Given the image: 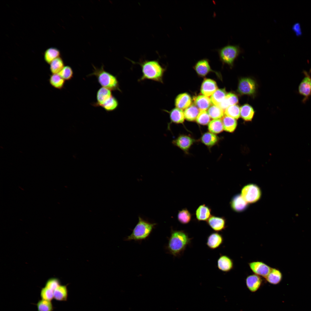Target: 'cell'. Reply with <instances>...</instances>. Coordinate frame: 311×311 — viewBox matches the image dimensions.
<instances>
[{"instance_id": "23", "label": "cell", "mask_w": 311, "mask_h": 311, "mask_svg": "<svg viewBox=\"0 0 311 311\" xmlns=\"http://www.w3.org/2000/svg\"><path fill=\"white\" fill-rule=\"evenodd\" d=\"M200 141L208 147H211L218 143L219 138L214 134L210 132H207L202 135Z\"/></svg>"}, {"instance_id": "40", "label": "cell", "mask_w": 311, "mask_h": 311, "mask_svg": "<svg viewBox=\"0 0 311 311\" xmlns=\"http://www.w3.org/2000/svg\"><path fill=\"white\" fill-rule=\"evenodd\" d=\"M210 118L206 110H201L200 111L197 117L196 121L199 124L206 125L208 124L210 122Z\"/></svg>"}, {"instance_id": "35", "label": "cell", "mask_w": 311, "mask_h": 311, "mask_svg": "<svg viewBox=\"0 0 311 311\" xmlns=\"http://www.w3.org/2000/svg\"><path fill=\"white\" fill-rule=\"evenodd\" d=\"M223 111L220 107L213 105L208 108V113L211 118L214 119H218L223 116Z\"/></svg>"}, {"instance_id": "3", "label": "cell", "mask_w": 311, "mask_h": 311, "mask_svg": "<svg viewBox=\"0 0 311 311\" xmlns=\"http://www.w3.org/2000/svg\"><path fill=\"white\" fill-rule=\"evenodd\" d=\"M94 69L92 73L88 77L95 76L99 84L102 87L107 88L111 91L117 90L121 92L120 88L119 81L117 77L106 71L103 65L100 68H98L92 65Z\"/></svg>"}, {"instance_id": "9", "label": "cell", "mask_w": 311, "mask_h": 311, "mask_svg": "<svg viewBox=\"0 0 311 311\" xmlns=\"http://www.w3.org/2000/svg\"><path fill=\"white\" fill-rule=\"evenodd\" d=\"M195 141V139L190 136L181 134L173 140L172 143L174 145L187 153Z\"/></svg>"}, {"instance_id": "44", "label": "cell", "mask_w": 311, "mask_h": 311, "mask_svg": "<svg viewBox=\"0 0 311 311\" xmlns=\"http://www.w3.org/2000/svg\"><path fill=\"white\" fill-rule=\"evenodd\" d=\"M292 29L297 36H300L302 34L301 29L299 23L296 22L294 23L292 26Z\"/></svg>"}, {"instance_id": "37", "label": "cell", "mask_w": 311, "mask_h": 311, "mask_svg": "<svg viewBox=\"0 0 311 311\" xmlns=\"http://www.w3.org/2000/svg\"><path fill=\"white\" fill-rule=\"evenodd\" d=\"M191 218V215L186 208H183L179 211L177 219L181 223L183 224H187L190 222Z\"/></svg>"}, {"instance_id": "34", "label": "cell", "mask_w": 311, "mask_h": 311, "mask_svg": "<svg viewBox=\"0 0 311 311\" xmlns=\"http://www.w3.org/2000/svg\"><path fill=\"white\" fill-rule=\"evenodd\" d=\"M49 65L52 74H58L65 67L63 60L60 57L55 59Z\"/></svg>"}, {"instance_id": "15", "label": "cell", "mask_w": 311, "mask_h": 311, "mask_svg": "<svg viewBox=\"0 0 311 311\" xmlns=\"http://www.w3.org/2000/svg\"><path fill=\"white\" fill-rule=\"evenodd\" d=\"M217 267L222 272H229L234 268L233 261L228 256L221 255L217 260Z\"/></svg>"}, {"instance_id": "17", "label": "cell", "mask_w": 311, "mask_h": 311, "mask_svg": "<svg viewBox=\"0 0 311 311\" xmlns=\"http://www.w3.org/2000/svg\"><path fill=\"white\" fill-rule=\"evenodd\" d=\"M223 240L221 234L218 232H214L208 236L206 244L209 249L214 250L219 247L223 243Z\"/></svg>"}, {"instance_id": "32", "label": "cell", "mask_w": 311, "mask_h": 311, "mask_svg": "<svg viewBox=\"0 0 311 311\" xmlns=\"http://www.w3.org/2000/svg\"><path fill=\"white\" fill-rule=\"evenodd\" d=\"M199 112L196 106L194 105H190L184 112L185 117L188 121H194L196 119Z\"/></svg>"}, {"instance_id": "6", "label": "cell", "mask_w": 311, "mask_h": 311, "mask_svg": "<svg viewBox=\"0 0 311 311\" xmlns=\"http://www.w3.org/2000/svg\"><path fill=\"white\" fill-rule=\"evenodd\" d=\"M262 192L257 185L251 183L247 184L242 188L241 195L248 203L256 202L260 199Z\"/></svg>"}, {"instance_id": "16", "label": "cell", "mask_w": 311, "mask_h": 311, "mask_svg": "<svg viewBox=\"0 0 311 311\" xmlns=\"http://www.w3.org/2000/svg\"><path fill=\"white\" fill-rule=\"evenodd\" d=\"M163 111L169 113L170 122L168 124L167 129H170V125L173 123L176 124L183 123L184 120V113L182 109L176 108L168 111L166 110Z\"/></svg>"}, {"instance_id": "31", "label": "cell", "mask_w": 311, "mask_h": 311, "mask_svg": "<svg viewBox=\"0 0 311 311\" xmlns=\"http://www.w3.org/2000/svg\"><path fill=\"white\" fill-rule=\"evenodd\" d=\"M238 102V98L235 94L229 93L227 94L225 97L219 107L225 110L229 106L236 105Z\"/></svg>"}, {"instance_id": "29", "label": "cell", "mask_w": 311, "mask_h": 311, "mask_svg": "<svg viewBox=\"0 0 311 311\" xmlns=\"http://www.w3.org/2000/svg\"><path fill=\"white\" fill-rule=\"evenodd\" d=\"M227 94L223 89H217L211 96L210 99L214 105L220 106L224 99Z\"/></svg>"}, {"instance_id": "20", "label": "cell", "mask_w": 311, "mask_h": 311, "mask_svg": "<svg viewBox=\"0 0 311 311\" xmlns=\"http://www.w3.org/2000/svg\"><path fill=\"white\" fill-rule=\"evenodd\" d=\"M195 215L198 221H206L211 216V210L205 204H202L196 209Z\"/></svg>"}, {"instance_id": "14", "label": "cell", "mask_w": 311, "mask_h": 311, "mask_svg": "<svg viewBox=\"0 0 311 311\" xmlns=\"http://www.w3.org/2000/svg\"><path fill=\"white\" fill-rule=\"evenodd\" d=\"M206 222L208 225L216 232L222 231L226 228L225 219L223 217L211 215Z\"/></svg>"}, {"instance_id": "38", "label": "cell", "mask_w": 311, "mask_h": 311, "mask_svg": "<svg viewBox=\"0 0 311 311\" xmlns=\"http://www.w3.org/2000/svg\"><path fill=\"white\" fill-rule=\"evenodd\" d=\"M37 311H53L54 306L51 301L41 299L36 304Z\"/></svg>"}, {"instance_id": "39", "label": "cell", "mask_w": 311, "mask_h": 311, "mask_svg": "<svg viewBox=\"0 0 311 311\" xmlns=\"http://www.w3.org/2000/svg\"><path fill=\"white\" fill-rule=\"evenodd\" d=\"M224 113L226 115L237 119L240 116V108L236 105L230 106L225 110Z\"/></svg>"}, {"instance_id": "7", "label": "cell", "mask_w": 311, "mask_h": 311, "mask_svg": "<svg viewBox=\"0 0 311 311\" xmlns=\"http://www.w3.org/2000/svg\"><path fill=\"white\" fill-rule=\"evenodd\" d=\"M311 69L308 72L303 70L304 76L300 82L298 87V93L303 96L302 102L305 103L311 96Z\"/></svg>"}, {"instance_id": "11", "label": "cell", "mask_w": 311, "mask_h": 311, "mask_svg": "<svg viewBox=\"0 0 311 311\" xmlns=\"http://www.w3.org/2000/svg\"><path fill=\"white\" fill-rule=\"evenodd\" d=\"M230 204L232 209L237 212L244 211L247 209L249 205L248 203L240 194L234 196L231 199Z\"/></svg>"}, {"instance_id": "1", "label": "cell", "mask_w": 311, "mask_h": 311, "mask_svg": "<svg viewBox=\"0 0 311 311\" xmlns=\"http://www.w3.org/2000/svg\"><path fill=\"white\" fill-rule=\"evenodd\" d=\"M191 239L185 231L172 230L166 249L171 255L179 257L183 253L187 246L191 244Z\"/></svg>"}, {"instance_id": "8", "label": "cell", "mask_w": 311, "mask_h": 311, "mask_svg": "<svg viewBox=\"0 0 311 311\" xmlns=\"http://www.w3.org/2000/svg\"><path fill=\"white\" fill-rule=\"evenodd\" d=\"M248 265L253 274L264 278L269 273L272 268L266 263L260 261L249 262Z\"/></svg>"}, {"instance_id": "27", "label": "cell", "mask_w": 311, "mask_h": 311, "mask_svg": "<svg viewBox=\"0 0 311 311\" xmlns=\"http://www.w3.org/2000/svg\"><path fill=\"white\" fill-rule=\"evenodd\" d=\"M221 120L225 131L230 132L234 131L237 125L235 119L225 115L222 117Z\"/></svg>"}, {"instance_id": "13", "label": "cell", "mask_w": 311, "mask_h": 311, "mask_svg": "<svg viewBox=\"0 0 311 311\" xmlns=\"http://www.w3.org/2000/svg\"><path fill=\"white\" fill-rule=\"evenodd\" d=\"M261 277L253 274L247 276L245 283L247 288L251 292L257 291L260 287L262 283Z\"/></svg>"}, {"instance_id": "41", "label": "cell", "mask_w": 311, "mask_h": 311, "mask_svg": "<svg viewBox=\"0 0 311 311\" xmlns=\"http://www.w3.org/2000/svg\"><path fill=\"white\" fill-rule=\"evenodd\" d=\"M73 72L71 67L69 66H65L58 74L65 81L71 80L73 77Z\"/></svg>"}, {"instance_id": "36", "label": "cell", "mask_w": 311, "mask_h": 311, "mask_svg": "<svg viewBox=\"0 0 311 311\" xmlns=\"http://www.w3.org/2000/svg\"><path fill=\"white\" fill-rule=\"evenodd\" d=\"M119 103L117 100L113 95L105 103L101 106L107 112H111L117 108Z\"/></svg>"}, {"instance_id": "5", "label": "cell", "mask_w": 311, "mask_h": 311, "mask_svg": "<svg viewBox=\"0 0 311 311\" xmlns=\"http://www.w3.org/2000/svg\"><path fill=\"white\" fill-rule=\"evenodd\" d=\"M221 60L224 63L232 65L235 60L243 50L238 45L228 44L217 50Z\"/></svg>"}, {"instance_id": "43", "label": "cell", "mask_w": 311, "mask_h": 311, "mask_svg": "<svg viewBox=\"0 0 311 311\" xmlns=\"http://www.w3.org/2000/svg\"><path fill=\"white\" fill-rule=\"evenodd\" d=\"M60 285V281L58 279L52 278L46 281L45 286L54 291Z\"/></svg>"}, {"instance_id": "33", "label": "cell", "mask_w": 311, "mask_h": 311, "mask_svg": "<svg viewBox=\"0 0 311 311\" xmlns=\"http://www.w3.org/2000/svg\"><path fill=\"white\" fill-rule=\"evenodd\" d=\"M208 129L210 132L215 134L221 133L224 130L222 120L218 119L211 121L208 124Z\"/></svg>"}, {"instance_id": "12", "label": "cell", "mask_w": 311, "mask_h": 311, "mask_svg": "<svg viewBox=\"0 0 311 311\" xmlns=\"http://www.w3.org/2000/svg\"><path fill=\"white\" fill-rule=\"evenodd\" d=\"M111 90L104 87H101L97 91L96 95V102L92 105L94 107L101 106L113 96Z\"/></svg>"}, {"instance_id": "22", "label": "cell", "mask_w": 311, "mask_h": 311, "mask_svg": "<svg viewBox=\"0 0 311 311\" xmlns=\"http://www.w3.org/2000/svg\"><path fill=\"white\" fill-rule=\"evenodd\" d=\"M194 68L197 73L202 76L206 75L211 70L208 60L206 58L200 60L197 62Z\"/></svg>"}, {"instance_id": "42", "label": "cell", "mask_w": 311, "mask_h": 311, "mask_svg": "<svg viewBox=\"0 0 311 311\" xmlns=\"http://www.w3.org/2000/svg\"><path fill=\"white\" fill-rule=\"evenodd\" d=\"M40 296L41 299L52 301L54 299V291L45 286L41 290Z\"/></svg>"}, {"instance_id": "19", "label": "cell", "mask_w": 311, "mask_h": 311, "mask_svg": "<svg viewBox=\"0 0 311 311\" xmlns=\"http://www.w3.org/2000/svg\"><path fill=\"white\" fill-rule=\"evenodd\" d=\"M191 99L190 96L186 93L178 95L175 100V105L176 108L181 109H186L191 104Z\"/></svg>"}, {"instance_id": "28", "label": "cell", "mask_w": 311, "mask_h": 311, "mask_svg": "<svg viewBox=\"0 0 311 311\" xmlns=\"http://www.w3.org/2000/svg\"><path fill=\"white\" fill-rule=\"evenodd\" d=\"M60 52L57 48L51 47L47 49L44 52V59L45 61L50 64L54 60L60 57Z\"/></svg>"}, {"instance_id": "30", "label": "cell", "mask_w": 311, "mask_h": 311, "mask_svg": "<svg viewBox=\"0 0 311 311\" xmlns=\"http://www.w3.org/2000/svg\"><path fill=\"white\" fill-rule=\"evenodd\" d=\"M254 114V111L253 108L248 104H245L240 107V116L245 121H251Z\"/></svg>"}, {"instance_id": "4", "label": "cell", "mask_w": 311, "mask_h": 311, "mask_svg": "<svg viewBox=\"0 0 311 311\" xmlns=\"http://www.w3.org/2000/svg\"><path fill=\"white\" fill-rule=\"evenodd\" d=\"M156 225V223L149 222L139 217L138 221L132 233L125 240L135 241L145 240L149 236Z\"/></svg>"}, {"instance_id": "26", "label": "cell", "mask_w": 311, "mask_h": 311, "mask_svg": "<svg viewBox=\"0 0 311 311\" xmlns=\"http://www.w3.org/2000/svg\"><path fill=\"white\" fill-rule=\"evenodd\" d=\"M49 82L53 87L61 90L64 87L65 80L58 74H51L50 76Z\"/></svg>"}, {"instance_id": "25", "label": "cell", "mask_w": 311, "mask_h": 311, "mask_svg": "<svg viewBox=\"0 0 311 311\" xmlns=\"http://www.w3.org/2000/svg\"><path fill=\"white\" fill-rule=\"evenodd\" d=\"M68 291L66 285H60L54 291V299L59 301H65L67 299Z\"/></svg>"}, {"instance_id": "21", "label": "cell", "mask_w": 311, "mask_h": 311, "mask_svg": "<svg viewBox=\"0 0 311 311\" xmlns=\"http://www.w3.org/2000/svg\"><path fill=\"white\" fill-rule=\"evenodd\" d=\"M265 278L269 283L276 285L279 284L281 281L282 275L279 269L275 268H271L270 272Z\"/></svg>"}, {"instance_id": "10", "label": "cell", "mask_w": 311, "mask_h": 311, "mask_svg": "<svg viewBox=\"0 0 311 311\" xmlns=\"http://www.w3.org/2000/svg\"><path fill=\"white\" fill-rule=\"evenodd\" d=\"M256 90V85L253 79L248 78L241 79L239 81L238 91L242 94L252 95Z\"/></svg>"}, {"instance_id": "24", "label": "cell", "mask_w": 311, "mask_h": 311, "mask_svg": "<svg viewBox=\"0 0 311 311\" xmlns=\"http://www.w3.org/2000/svg\"><path fill=\"white\" fill-rule=\"evenodd\" d=\"M194 103L200 111L206 110L209 108L211 102L208 96L204 95H200L195 97Z\"/></svg>"}, {"instance_id": "2", "label": "cell", "mask_w": 311, "mask_h": 311, "mask_svg": "<svg viewBox=\"0 0 311 311\" xmlns=\"http://www.w3.org/2000/svg\"><path fill=\"white\" fill-rule=\"evenodd\" d=\"M141 67L142 75L139 81L149 79L163 83V78L166 69L158 60H145L136 62Z\"/></svg>"}, {"instance_id": "18", "label": "cell", "mask_w": 311, "mask_h": 311, "mask_svg": "<svg viewBox=\"0 0 311 311\" xmlns=\"http://www.w3.org/2000/svg\"><path fill=\"white\" fill-rule=\"evenodd\" d=\"M216 82L210 79H206L203 81L201 88V93L204 95L208 96L212 95L217 90Z\"/></svg>"}]
</instances>
